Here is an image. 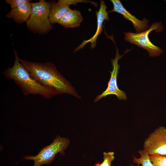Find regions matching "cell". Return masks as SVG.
Here are the masks:
<instances>
[{"mask_svg": "<svg viewBox=\"0 0 166 166\" xmlns=\"http://www.w3.org/2000/svg\"><path fill=\"white\" fill-rule=\"evenodd\" d=\"M83 19L79 11L70 9L57 23L65 28H73L79 26Z\"/></svg>", "mask_w": 166, "mask_h": 166, "instance_id": "11", "label": "cell"}, {"mask_svg": "<svg viewBox=\"0 0 166 166\" xmlns=\"http://www.w3.org/2000/svg\"><path fill=\"white\" fill-rule=\"evenodd\" d=\"M143 150L149 155H166V128L163 126L156 128L145 139Z\"/></svg>", "mask_w": 166, "mask_h": 166, "instance_id": "7", "label": "cell"}, {"mask_svg": "<svg viewBox=\"0 0 166 166\" xmlns=\"http://www.w3.org/2000/svg\"><path fill=\"white\" fill-rule=\"evenodd\" d=\"M116 48V53L115 58L112 59V71H109L111 77L108 83V86L101 94L97 96L94 100V102H96L104 97L110 95H116L119 100H126L127 97L126 93L119 89L117 84V77L119 73L120 66L118 64L119 60L126 53L129 51L130 49H127L123 55L119 54V50Z\"/></svg>", "mask_w": 166, "mask_h": 166, "instance_id": "6", "label": "cell"}, {"mask_svg": "<svg viewBox=\"0 0 166 166\" xmlns=\"http://www.w3.org/2000/svg\"><path fill=\"white\" fill-rule=\"evenodd\" d=\"M163 29V26L161 22H156L152 23L147 30L140 33L124 32V39L127 42L146 49L148 52L150 57L159 56L163 53V50L150 41L148 35L153 30L160 32L162 31Z\"/></svg>", "mask_w": 166, "mask_h": 166, "instance_id": "5", "label": "cell"}, {"mask_svg": "<svg viewBox=\"0 0 166 166\" xmlns=\"http://www.w3.org/2000/svg\"><path fill=\"white\" fill-rule=\"evenodd\" d=\"M51 4L44 0L32 3L31 15L26 22L27 27L33 32L45 33L51 29L49 15Z\"/></svg>", "mask_w": 166, "mask_h": 166, "instance_id": "3", "label": "cell"}, {"mask_svg": "<svg viewBox=\"0 0 166 166\" xmlns=\"http://www.w3.org/2000/svg\"><path fill=\"white\" fill-rule=\"evenodd\" d=\"M140 157L137 158L133 156V162L137 164L138 166H154L151 161L149 154L143 150H140L139 152ZM129 166H134L132 164Z\"/></svg>", "mask_w": 166, "mask_h": 166, "instance_id": "13", "label": "cell"}, {"mask_svg": "<svg viewBox=\"0 0 166 166\" xmlns=\"http://www.w3.org/2000/svg\"><path fill=\"white\" fill-rule=\"evenodd\" d=\"M107 7L104 0L100 1V7L98 11L96 12L97 17V29L94 35L87 40H84L82 43L75 49V51H78L82 49L87 43H91L90 48H94L96 44V41L98 36L103 31V24L105 20H109L108 15L109 12L106 11Z\"/></svg>", "mask_w": 166, "mask_h": 166, "instance_id": "9", "label": "cell"}, {"mask_svg": "<svg viewBox=\"0 0 166 166\" xmlns=\"http://www.w3.org/2000/svg\"><path fill=\"white\" fill-rule=\"evenodd\" d=\"M63 1L66 4L70 6L71 5H76L78 3L82 2H90L92 4L94 5L95 6H98V3L96 2H93L89 1L84 0H63Z\"/></svg>", "mask_w": 166, "mask_h": 166, "instance_id": "17", "label": "cell"}, {"mask_svg": "<svg viewBox=\"0 0 166 166\" xmlns=\"http://www.w3.org/2000/svg\"><path fill=\"white\" fill-rule=\"evenodd\" d=\"M110 1L113 4V9L109 12H115L122 14L125 18L132 22L137 33L144 31L148 28V21L147 19L145 18L142 20L139 19L129 13L119 0H111Z\"/></svg>", "mask_w": 166, "mask_h": 166, "instance_id": "8", "label": "cell"}, {"mask_svg": "<svg viewBox=\"0 0 166 166\" xmlns=\"http://www.w3.org/2000/svg\"><path fill=\"white\" fill-rule=\"evenodd\" d=\"M29 1L16 8L12 9L6 15L8 18L14 19L20 24L26 22L29 18L32 10V3Z\"/></svg>", "mask_w": 166, "mask_h": 166, "instance_id": "10", "label": "cell"}, {"mask_svg": "<svg viewBox=\"0 0 166 166\" xmlns=\"http://www.w3.org/2000/svg\"><path fill=\"white\" fill-rule=\"evenodd\" d=\"M70 9L69 6L62 0H59L57 3L51 4L49 15L51 23H57Z\"/></svg>", "mask_w": 166, "mask_h": 166, "instance_id": "12", "label": "cell"}, {"mask_svg": "<svg viewBox=\"0 0 166 166\" xmlns=\"http://www.w3.org/2000/svg\"><path fill=\"white\" fill-rule=\"evenodd\" d=\"M70 142V140L68 138L57 135L50 144L42 148L36 155H26L23 159L33 160L34 164L33 166L49 164L54 160L57 153L59 152L61 155H64V151L68 147Z\"/></svg>", "mask_w": 166, "mask_h": 166, "instance_id": "4", "label": "cell"}, {"mask_svg": "<svg viewBox=\"0 0 166 166\" xmlns=\"http://www.w3.org/2000/svg\"><path fill=\"white\" fill-rule=\"evenodd\" d=\"M19 60L36 81L44 86L55 90L59 94H69L81 98L74 87L57 70L51 62L44 63Z\"/></svg>", "mask_w": 166, "mask_h": 166, "instance_id": "1", "label": "cell"}, {"mask_svg": "<svg viewBox=\"0 0 166 166\" xmlns=\"http://www.w3.org/2000/svg\"><path fill=\"white\" fill-rule=\"evenodd\" d=\"M165 1H166V0H165Z\"/></svg>", "mask_w": 166, "mask_h": 166, "instance_id": "18", "label": "cell"}, {"mask_svg": "<svg viewBox=\"0 0 166 166\" xmlns=\"http://www.w3.org/2000/svg\"><path fill=\"white\" fill-rule=\"evenodd\" d=\"M103 161L101 163H97L95 166H111V163L114 159L113 152H105L103 153Z\"/></svg>", "mask_w": 166, "mask_h": 166, "instance_id": "15", "label": "cell"}, {"mask_svg": "<svg viewBox=\"0 0 166 166\" xmlns=\"http://www.w3.org/2000/svg\"><path fill=\"white\" fill-rule=\"evenodd\" d=\"M15 61L13 66L7 68L3 72L5 77L12 80L18 85L23 95H40L47 99L59 94L54 89L41 84L34 79L20 63L14 50Z\"/></svg>", "mask_w": 166, "mask_h": 166, "instance_id": "2", "label": "cell"}, {"mask_svg": "<svg viewBox=\"0 0 166 166\" xmlns=\"http://www.w3.org/2000/svg\"><path fill=\"white\" fill-rule=\"evenodd\" d=\"M30 0H6V2L9 4L12 9L17 8Z\"/></svg>", "mask_w": 166, "mask_h": 166, "instance_id": "16", "label": "cell"}, {"mask_svg": "<svg viewBox=\"0 0 166 166\" xmlns=\"http://www.w3.org/2000/svg\"><path fill=\"white\" fill-rule=\"evenodd\" d=\"M149 158L154 166H166V155L153 154Z\"/></svg>", "mask_w": 166, "mask_h": 166, "instance_id": "14", "label": "cell"}]
</instances>
